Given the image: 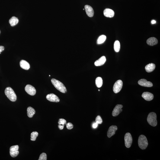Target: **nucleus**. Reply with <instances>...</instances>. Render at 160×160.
I'll return each instance as SVG.
<instances>
[{
  "label": "nucleus",
  "instance_id": "f257e3e1",
  "mask_svg": "<svg viewBox=\"0 0 160 160\" xmlns=\"http://www.w3.org/2000/svg\"><path fill=\"white\" fill-rule=\"evenodd\" d=\"M51 82L55 88L61 92L66 93L67 92L66 87L62 82L58 80L52 79Z\"/></svg>",
  "mask_w": 160,
  "mask_h": 160
},
{
  "label": "nucleus",
  "instance_id": "f03ea898",
  "mask_svg": "<svg viewBox=\"0 0 160 160\" xmlns=\"http://www.w3.org/2000/svg\"><path fill=\"white\" fill-rule=\"evenodd\" d=\"M5 94L6 96L10 101L15 102L17 100V96L14 90L11 87H7L5 89Z\"/></svg>",
  "mask_w": 160,
  "mask_h": 160
},
{
  "label": "nucleus",
  "instance_id": "7ed1b4c3",
  "mask_svg": "<svg viewBox=\"0 0 160 160\" xmlns=\"http://www.w3.org/2000/svg\"><path fill=\"white\" fill-rule=\"evenodd\" d=\"M138 143L139 147L142 150L146 149L148 145L147 140L146 137L143 135H141L139 136Z\"/></svg>",
  "mask_w": 160,
  "mask_h": 160
},
{
  "label": "nucleus",
  "instance_id": "20e7f679",
  "mask_svg": "<svg viewBox=\"0 0 160 160\" xmlns=\"http://www.w3.org/2000/svg\"><path fill=\"white\" fill-rule=\"evenodd\" d=\"M157 117L156 114L154 112H152L148 114L147 118V121L148 123L151 126L155 127L157 125Z\"/></svg>",
  "mask_w": 160,
  "mask_h": 160
},
{
  "label": "nucleus",
  "instance_id": "39448f33",
  "mask_svg": "<svg viewBox=\"0 0 160 160\" xmlns=\"http://www.w3.org/2000/svg\"><path fill=\"white\" fill-rule=\"evenodd\" d=\"M124 140L125 146L127 148H130L133 142V139L130 133H126L125 136Z\"/></svg>",
  "mask_w": 160,
  "mask_h": 160
},
{
  "label": "nucleus",
  "instance_id": "423d86ee",
  "mask_svg": "<svg viewBox=\"0 0 160 160\" xmlns=\"http://www.w3.org/2000/svg\"><path fill=\"white\" fill-rule=\"evenodd\" d=\"M123 86V82L121 80H118L114 84L113 91L116 94L120 92Z\"/></svg>",
  "mask_w": 160,
  "mask_h": 160
},
{
  "label": "nucleus",
  "instance_id": "0eeeda50",
  "mask_svg": "<svg viewBox=\"0 0 160 160\" xmlns=\"http://www.w3.org/2000/svg\"><path fill=\"white\" fill-rule=\"evenodd\" d=\"M19 146L18 145H15L11 147L10 148V155L13 158L17 157L19 153L18 151Z\"/></svg>",
  "mask_w": 160,
  "mask_h": 160
},
{
  "label": "nucleus",
  "instance_id": "6e6552de",
  "mask_svg": "<svg viewBox=\"0 0 160 160\" xmlns=\"http://www.w3.org/2000/svg\"><path fill=\"white\" fill-rule=\"evenodd\" d=\"M123 107V106L122 105L117 104L116 105L113 111L112 115L114 117H116L119 115L122 112L123 109H122Z\"/></svg>",
  "mask_w": 160,
  "mask_h": 160
},
{
  "label": "nucleus",
  "instance_id": "1a4fd4ad",
  "mask_svg": "<svg viewBox=\"0 0 160 160\" xmlns=\"http://www.w3.org/2000/svg\"><path fill=\"white\" fill-rule=\"evenodd\" d=\"M25 91L28 94L31 96H34L36 94V90L34 87L31 85H27L26 86Z\"/></svg>",
  "mask_w": 160,
  "mask_h": 160
},
{
  "label": "nucleus",
  "instance_id": "9d476101",
  "mask_svg": "<svg viewBox=\"0 0 160 160\" xmlns=\"http://www.w3.org/2000/svg\"><path fill=\"white\" fill-rule=\"evenodd\" d=\"M46 98L49 101L52 102H58L60 101L59 99L57 96L53 94H48Z\"/></svg>",
  "mask_w": 160,
  "mask_h": 160
},
{
  "label": "nucleus",
  "instance_id": "9b49d317",
  "mask_svg": "<svg viewBox=\"0 0 160 160\" xmlns=\"http://www.w3.org/2000/svg\"><path fill=\"white\" fill-rule=\"evenodd\" d=\"M117 127L116 126H112L109 128L107 132V136L110 138L114 135L115 132L117 130Z\"/></svg>",
  "mask_w": 160,
  "mask_h": 160
},
{
  "label": "nucleus",
  "instance_id": "f8f14e48",
  "mask_svg": "<svg viewBox=\"0 0 160 160\" xmlns=\"http://www.w3.org/2000/svg\"><path fill=\"white\" fill-rule=\"evenodd\" d=\"M138 83L139 85L144 87H151L153 85L152 82L148 81L145 79H142L139 80Z\"/></svg>",
  "mask_w": 160,
  "mask_h": 160
},
{
  "label": "nucleus",
  "instance_id": "ddd939ff",
  "mask_svg": "<svg viewBox=\"0 0 160 160\" xmlns=\"http://www.w3.org/2000/svg\"><path fill=\"white\" fill-rule=\"evenodd\" d=\"M142 97L147 101H150L153 99L154 95L152 93L149 92H144L143 93Z\"/></svg>",
  "mask_w": 160,
  "mask_h": 160
},
{
  "label": "nucleus",
  "instance_id": "4468645a",
  "mask_svg": "<svg viewBox=\"0 0 160 160\" xmlns=\"http://www.w3.org/2000/svg\"><path fill=\"white\" fill-rule=\"evenodd\" d=\"M85 8L87 15L90 17H93L94 12L92 7L90 5H87L85 6Z\"/></svg>",
  "mask_w": 160,
  "mask_h": 160
},
{
  "label": "nucleus",
  "instance_id": "2eb2a0df",
  "mask_svg": "<svg viewBox=\"0 0 160 160\" xmlns=\"http://www.w3.org/2000/svg\"><path fill=\"white\" fill-rule=\"evenodd\" d=\"M104 15L109 18H112L114 16V12L113 10L109 8H106L104 11Z\"/></svg>",
  "mask_w": 160,
  "mask_h": 160
},
{
  "label": "nucleus",
  "instance_id": "dca6fc26",
  "mask_svg": "<svg viewBox=\"0 0 160 160\" xmlns=\"http://www.w3.org/2000/svg\"><path fill=\"white\" fill-rule=\"evenodd\" d=\"M106 61L105 57L102 56L95 62V65L96 66H99L104 64Z\"/></svg>",
  "mask_w": 160,
  "mask_h": 160
},
{
  "label": "nucleus",
  "instance_id": "f3484780",
  "mask_svg": "<svg viewBox=\"0 0 160 160\" xmlns=\"http://www.w3.org/2000/svg\"><path fill=\"white\" fill-rule=\"evenodd\" d=\"M20 64L22 68L26 70H28L30 68V64L25 60H22L20 61Z\"/></svg>",
  "mask_w": 160,
  "mask_h": 160
},
{
  "label": "nucleus",
  "instance_id": "a211bd4d",
  "mask_svg": "<svg viewBox=\"0 0 160 160\" xmlns=\"http://www.w3.org/2000/svg\"><path fill=\"white\" fill-rule=\"evenodd\" d=\"M147 43L150 46H152L156 45L158 43V40L155 37L150 38L147 40Z\"/></svg>",
  "mask_w": 160,
  "mask_h": 160
},
{
  "label": "nucleus",
  "instance_id": "6ab92c4d",
  "mask_svg": "<svg viewBox=\"0 0 160 160\" xmlns=\"http://www.w3.org/2000/svg\"><path fill=\"white\" fill-rule=\"evenodd\" d=\"M155 65L153 63H150L146 65L145 69L147 72L149 73L153 71L155 69Z\"/></svg>",
  "mask_w": 160,
  "mask_h": 160
},
{
  "label": "nucleus",
  "instance_id": "aec40b11",
  "mask_svg": "<svg viewBox=\"0 0 160 160\" xmlns=\"http://www.w3.org/2000/svg\"><path fill=\"white\" fill-rule=\"evenodd\" d=\"M19 20L18 18L15 16H13L9 20V23L12 27H14L18 24Z\"/></svg>",
  "mask_w": 160,
  "mask_h": 160
},
{
  "label": "nucleus",
  "instance_id": "412c9836",
  "mask_svg": "<svg viewBox=\"0 0 160 160\" xmlns=\"http://www.w3.org/2000/svg\"><path fill=\"white\" fill-rule=\"evenodd\" d=\"M35 113L34 109L31 107H29L27 109V114L29 117L32 118Z\"/></svg>",
  "mask_w": 160,
  "mask_h": 160
},
{
  "label": "nucleus",
  "instance_id": "4be33fe9",
  "mask_svg": "<svg viewBox=\"0 0 160 160\" xmlns=\"http://www.w3.org/2000/svg\"><path fill=\"white\" fill-rule=\"evenodd\" d=\"M96 84L98 88H100L103 85V80L101 77H98L96 80Z\"/></svg>",
  "mask_w": 160,
  "mask_h": 160
},
{
  "label": "nucleus",
  "instance_id": "5701e85b",
  "mask_svg": "<svg viewBox=\"0 0 160 160\" xmlns=\"http://www.w3.org/2000/svg\"><path fill=\"white\" fill-rule=\"evenodd\" d=\"M120 43L118 41L116 40L114 42V49L115 51L118 52L120 50Z\"/></svg>",
  "mask_w": 160,
  "mask_h": 160
},
{
  "label": "nucleus",
  "instance_id": "b1692460",
  "mask_svg": "<svg viewBox=\"0 0 160 160\" xmlns=\"http://www.w3.org/2000/svg\"><path fill=\"white\" fill-rule=\"evenodd\" d=\"M107 37L104 35H102L100 36L97 41V43L98 44H101L104 43Z\"/></svg>",
  "mask_w": 160,
  "mask_h": 160
},
{
  "label": "nucleus",
  "instance_id": "393cba45",
  "mask_svg": "<svg viewBox=\"0 0 160 160\" xmlns=\"http://www.w3.org/2000/svg\"><path fill=\"white\" fill-rule=\"evenodd\" d=\"M38 135V133L37 132H32L31 134V140L32 141H35Z\"/></svg>",
  "mask_w": 160,
  "mask_h": 160
},
{
  "label": "nucleus",
  "instance_id": "a878e982",
  "mask_svg": "<svg viewBox=\"0 0 160 160\" xmlns=\"http://www.w3.org/2000/svg\"><path fill=\"white\" fill-rule=\"evenodd\" d=\"M96 123L98 124H101L103 122V120L102 119L101 116L98 115L96 118Z\"/></svg>",
  "mask_w": 160,
  "mask_h": 160
},
{
  "label": "nucleus",
  "instance_id": "bb28decb",
  "mask_svg": "<svg viewBox=\"0 0 160 160\" xmlns=\"http://www.w3.org/2000/svg\"><path fill=\"white\" fill-rule=\"evenodd\" d=\"M47 159V157L46 153H43L41 154L40 158H39V160H46Z\"/></svg>",
  "mask_w": 160,
  "mask_h": 160
},
{
  "label": "nucleus",
  "instance_id": "cd10ccee",
  "mask_svg": "<svg viewBox=\"0 0 160 160\" xmlns=\"http://www.w3.org/2000/svg\"><path fill=\"white\" fill-rule=\"evenodd\" d=\"M59 125H64L66 124V121L65 119L62 118L60 119L58 122Z\"/></svg>",
  "mask_w": 160,
  "mask_h": 160
},
{
  "label": "nucleus",
  "instance_id": "c85d7f7f",
  "mask_svg": "<svg viewBox=\"0 0 160 160\" xmlns=\"http://www.w3.org/2000/svg\"><path fill=\"white\" fill-rule=\"evenodd\" d=\"M66 127L67 129L71 130L73 128V125L72 123H69L66 124Z\"/></svg>",
  "mask_w": 160,
  "mask_h": 160
},
{
  "label": "nucleus",
  "instance_id": "c756f323",
  "mask_svg": "<svg viewBox=\"0 0 160 160\" xmlns=\"http://www.w3.org/2000/svg\"><path fill=\"white\" fill-rule=\"evenodd\" d=\"M98 126V124L97 123H94L92 125L93 128H96Z\"/></svg>",
  "mask_w": 160,
  "mask_h": 160
},
{
  "label": "nucleus",
  "instance_id": "7c9ffc66",
  "mask_svg": "<svg viewBox=\"0 0 160 160\" xmlns=\"http://www.w3.org/2000/svg\"><path fill=\"white\" fill-rule=\"evenodd\" d=\"M64 125H59L58 126L60 130H62L64 129Z\"/></svg>",
  "mask_w": 160,
  "mask_h": 160
},
{
  "label": "nucleus",
  "instance_id": "2f4dec72",
  "mask_svg": "<svg viewBox=\"0 0 160 160\" xmlns=\"http://www.w3.org/2000/svg\"><path fill=\"white\" fill-rule=\"evenodd\" d=\"M4 50V47L3 46H0V54H1V52Z\"/></svg>",
  "mask_w": 160,
  "mask_h": 160
},
{
  "label": "nucleus",
  "instance_id": "473e14b6",
  "mask_svg": "<svg viewBox=\"0 0 160 160\" xmlns=\"http://www.w3.org/2000/svg\"><path fill=\"white\" fill-rule=\"evenodd\" d=\"M156 23V21H155V20H153L151 21V23H152V24H155Z\"/></svg>",
  "mask_w": 160,
  "mask_h": 160
},
{
  "label": "nucleus",
  "instance_id": "72a5a7b5",
  "mask_svg": "<svg viewBox=\"0 0 160 160\" xmlns=\"http://www.w3.org/2000/svg\"><path fill=\"white\" fill-rule=\"evenodd\" d=\"M98 91H100V90H98Z\"/></svg>",
  "mask_w": 160,
  "mask_h": 160
},
{
  "label": "nucleus",
  "instance_id": "f704fd0d",
  "mask_svg": "<svg viewBox=\"0 0 160 160\" xmlns=\"http://www.w3.org/2000/svg\"><path fill=\"white\" fill-rule=\"evenodd\" d=\"M0 33H1V31H0Z\"/></svg>",
  "mask_w": 160,
  "mask_h": 160
},
{
  "label": "nucleus",
  "instance_id": "c9c22d12",
  "mask_svg": "<svg viewBox=\"0 0 160 160\" xmlns=\"http://www.w3.org/2000/svg\"><path fill=\"white\" fill-rule=\"evenodd\" d=\"M83 10H85V9H83Z\"/></svg>",
  "mask_w": 160,
  "mask_h": 160
}]
</instances>
